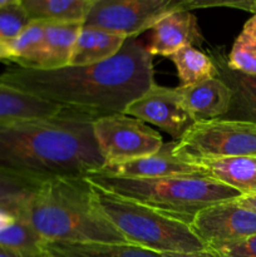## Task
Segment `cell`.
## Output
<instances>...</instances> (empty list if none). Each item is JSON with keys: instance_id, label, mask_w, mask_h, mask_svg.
I'll return each instance as SVG.
<instances>
[{"instance_id": "8fae6325", "label": "cell", "mask_w": 256, "mask_h": 257, "mask_svg": "<svg viewBox=\"0 0 256 257\" xmlns=\"http://www.w3.org/2000/svg\"><path fill=\"white\" fill-rule=\"evenodd\" d=\"M175 141L163 143L160 151L146 157L120 165L104 166L98 173L123 178H163L173 176L202 175L201 168L195 163L186 162L175 156ZM203 176V175H202Z\"/></svg>"}, {"instance_id": "52a82bcc", "label": "cell", "mask_w": 256, "mask_h": 257, "mask_svg": "<svg viewBox=\"0 0 256 257\" xmlns=\"http://www.w3.org/2000/svg\"><path fill=\"white\" fill-rule=\"evenodd\" d=\"M93 133L105 166L120 165L160 151L162 136L145 122L124 113L93 120Z\"/></svg>"}, {"instance_id": "603a6c76", "label": "cell", "mask_w": 256, "mask_h": 257, "mask_svg": "<svg viewBox=\"0 0 256 257\" xmlns=\"http://www.w3.org/2000/svg\"><path fill=\"white\" fill-rule=\"evenodd\" d=\"M43 181L0 170V206L12 210L17 217L20 206L38 190Z\"/></svg>"}, {"instance_id": "836d02e7", "label": "cell", "mask_w": 256, "mask_h": 257, "mask_svg": "<svg viewBox=\"0 0 256 257\" xmlns=\"http://www.w3.org/2000/svg\"><path fill=\"white\" fill-rule=\"evenodd\" d=\"M3 2V0H0V3H2Z\"/></svg>"}, {"instance_id": "5bb4252c", "label": "cell", "mask_w": 256, "mask_h": 257, "mask_svg": "<svg viewBox=\"0 0 256 257\" xmlns=\"http://www.w3.org/2000/svg\"><path fill=\"white\" fill-rule=\"evenodd\" d=\"M181 100L193 122L225 117L231 102V92L220 78L177 87Z\"/></svg>"}, {"instance_id": "5b68a950", "label": "cell", "mask_w": 256, "mask_h": 257, "mask_svg": "<svg viewBox=\"0 0 256 257\" xmlns=\"http://www.w3.org/2000/svg\"><path fill=\"white\" fill-rule=\"evenodd\" d=\"M93 191L100 212L131 245L160 255L207 250L188 223L94 186Z\"/></svg>"}, {"instance_id": "e0dca14e", "label": "cell", "mask_w": 256, "mask_h": 257, "mask_svg": "<svg viewBox=\"0 0 256 257\" xmlns=\"http://www.w3.org/2000/svg\"><path fill=\"white\" fill-rule=\"evenodd\" d=\"M62 113L59 105L0 82V123L52 118Z\"/></svg>"}, {"instance_id": "f1b7e54d", "label": "cell", "mask_w": 256, "mask_h": 257, "mask_svg": "<svg viewBox=\"0 0 256 257\" xmlns=\"http://www.w3.org/2000/svg\"><path fill=\"white\" fill-rule=\"evenodd\" d=\"M236 202H237L240 206H242V207H246L248 208V210L256 212V193L255 195L240 196V197L236 200Z\"/></svg>"}, {"instance_id": "7a4b0ae2", "label": "cell", "mask_w": 256, "mask_h": 257, "mask_svg": "<svg viewBox=\"0 0 256 257\" xmlns=\"http://www.w3.org/2000/svg\"><path fill=\"white\" fill-rule=\"evenodd\" d=\"M93 120L63 110L52 118L0 123V170L43 182L98 172L105 161Z\"/></svg>"}, {"instance_id": "4dcf8cb0", "label": "cell", "mask_w": 256, "mask_h": 257, "mask_svg": "<svg viewBox=\"0 0 256 257\" xmlns=\"http://www.w3.org/2000/svg\"><path fill=\"white\" fill-rule=\"evenodd\" d=\"M13 52L10 49L9 44L0 40V62H10L13 63Z\"/></svg>"}, {"instance_id": "f546056e", "label": "cell", "mask_w": 256, "mask_h": 257, "mask_svg": "<svg viewBox=\"0 0 256 257\" xmlns=\"http://www.w3.org/2000/svg\"><path fill=\"white\" fill-rule=\"evenodd\" d=\"M162 257H217L211 251H201V252H191V253H161Z\"/></svg>"}, {"instance_id": "30bf717a", "label": "cell", "mask_w": 256, "mask_h": 257, "mask_svg": "<svg viewBox=\"0 0 256 257\" xmlns=\"http://www.w3.org/2000/svg\"><path fill=\"white\" fill-rule=\"evenodd\" d=\"M124 114L157 125L175 142L180 141L195 123L183 107L177 88L163 87L157 83L133 100L125 108Z\"/></svg>"}, {"instance_id": "44dd1931", "label": "cell", "mask_w": 256, "mask_h": 257, "mask_svg": "<svg viewBox=\"0 0 256 257\" xmlns=\"http://www.w3.org/2000/svg\"><path fill=\"white\" fill-rule=\"evenodd\" d=\"M177 69L181 85L196 84L198 82L217 78V70L208 54L196 47H185L170 55Z\"/></svg>"}, {"instance_id": "277c9868", "label": "cell", "mask_w": 256, "mask_h": 257, "mask_svg": "<svg viewBox=\"0 0 256 257\" xmlns=\"http://www.w3.org/2000/svg\"><path fill=\"white\" fill-rule=\"evenodd\" d=\"M85 178L94 187L142 203L188 225L203 208L241 196L233 188L202 175L123 178L94 172Z\"/></svg>"}, {"instance_id": "4316f807", "label": "cell", "mask_w": 256, "mask_h": 257, "mask_svg": "<svg viewBox=\"0 0 256 257\" xmlns=\"http://www.w3.org/2000/svg\"><path fill=\"white\" fill-rule=\"evenodd\" d=\"M217 257H256V235L227 245L210 247Z\"/></svg>"}, {"instance_id": "3957f363", "label": "cell", "mask_w": 256, "mask_h": 257, "mask_svg": "<svg viewBox=\"0 0 256 257\" xmlns=\"http://www.w3.org/2000/svg\"><path fill=\"white\" fill-rule=\"evenodd\" d=\"M17 220L48 242H127L100 212L85 177L44 181L20 206Z\"/></svg>"}, {"instance_id": "2e32d148", "label": "cell", "mask_w": 256, "mask_h": 257, "mask_svg": "<svg viewBox=\"0 0 256 257\" xmlns=\"http://www.w3.org/2000/svg\"><path fill=\"white\" fill-rule=\"evenodd\" d=\"M196 165L205 177L233 188L241 196L256 193V157L220 158Z\"/></svg>"}, {"instance_id": "4fadbf2b", "label": "cell", "mask_w": 256, "mask_h": 257, "mask_svg": "<svg viewBox=\"0 0 256 257\" xmlns=\"http://www.w3.org/2000/svg\"><path fill=\"white\" fill-rule=\"evenodd\" d=\"M207 54L215 64L217 78L231 92L230 108L222 118L256 124V75L231 69L227 64V54L222 47L211 48Z\"/></svg>"}, {"instance_id": "ac0fdd59", "label": "cell", "mask_w": 256, "mask_h": 257, "mask_svg": "<svg viewBox=\"0 0 256 257\" xmlns=\"http://www.w3.org/2000/svg\"><path fill=\"white\" fill-rule=\"evenodd\" d=\"M127 37L95 28L83 27L75 40L69 65L82 67L105 62L118 54Z\"/></svg>"}, {"instance_id": "9c48e42d", "label": "cell", "mask_w": 256, "mask_h": 257, "mask_svg": "<svg viewBox=\"0 0 256 257\" xmlns=\"http://www.w3.org/2000/svg\"><path fill=\"white\" fill-rule=\"evenodd\" d=\"M190 226L208 250L255 236L256 212L240 206L236 200L225 201L196 213Z\"/></svg>"}, {"instance_id": "d6986e66", "label": "cell", "mask_w": 256, "mask_h": 257, "mask_svg": "<svg viewBox=\"0 0 256 257\" xmlns=\"http://www.w3.org/2000/svg\"><path fill=\"white\" fill-rule=\"evenodd\" d=\"M45 257H162L160 253L131 243L105 242H48Z\"/></svg>"}, {"instance_id": "1f68e13d", "label": "cell", "mask_w": 256, "mask_h": 257, "mask_svg": "<svg viewBox=\"0 0 256 257\" xmlns=\"http://www.w3.org/2000/svg\"><path fill=\"white\" fill-rule=\"evenodd\" d=\"M242 32H245L246 34H248L250 37H252L253 39H256V14H253L252 17L245 23Z\"/></svg>"}, {"instance_id": "d6a6232c", "label": "cell", "mask_w": 256, "mask_h": 257, "mask_svg": "<svg viewBox=\"0 0 256 257\" xmlns=\"http://www.w3.org/2000/svg\"><path fill=\"white\" fill-rule=\"evenodd\" d=\"M0 257H45V256L44 255H27V253L17 252V251L0 247Z\"/></svg>"}, {"instance_id": "7c38bea8", "label": "cell", "mask_w": 256, "mask_h": 257, "mask_svg": "<svg viewBox=\"0 0 256 257\" xmlns=\"http://www.w3.org/2000/svg\"><path fill=\"white\" fill-rule=\"evenodd\" d=\"M205 42L197 18L187 10H177L166 15L151 29L146 49L151 55L170 57L185 47H200Z\"/></svg>"}, {"instance_id": "9a60e30c", "label": "cell", "mask_w": 256, "mask_h": 257, "mask_svg": "<svg viewBox=\"0 0 256 257\" xmlns=\"http://www.w3.org/2000/svg\"><path fill=\"white\" fill-rule=\"evenodd\" d=\"M83 28V23H48L39 58L29 69L52 70L69 65L75 40Z\"/></svg>"}, {"instance_id": "6da1fadb", "label": "cell", "mask_w": 256, "mask_h": 257, "mask_svg": "<svg viewBox=\"0 0 256 257\" xmlns=\"http://www.w3.org/2000/svg\"><path fill=\"white\" fill-rule=\"evenodd\" d=\"M152 60L138 38L131 37L118 54L105 62L52 70L12 65L0 74V82L63 110L97 119L124 113L133 100L155 84Z\"/></svg>"}, {"instance_id": "ffe728a7", "label": "cell", "mask_w": 256, "mask_h": 257, "mask_svg": "<svg viewBox=\"0 0 256 257\" xmlns=\"http://www.w3.org/2000/svg\"><path fill=\"white\" fill-rule=\"evenodd\" d=\"M94 0H22L30 20L84 23Z\"/></svg>"}, {"instance_id": "8992f818", "label": "cell", "mask_w": 256, "mask_h": 257, "mask_svg": "<svg viewBox=\"0 0 256 257\" xmlns=\"http://www.w3.org/2000/svg\"><path fill=\"white\" fill-rule=\"evenodd\" d=\"M173 153L190 163L230 157H256V124L242 120L216 119L195 122Z\"/></svg>"}, {"instance_id": "484cf974", "label": "cell", "mask_w": 256, "mask_h": 257, "mask_svg": "<svg viewBox=\"0 0 256 257\" xmlns=\"http://www.w3.org/2000/svg\"><path fill=\"white\" fill-rule=\"evenodd\" d=\"M231 69L248 75H256V39L241 32L227 54Z\"/></svg>"}, {"instance_id": "83f0119b", "label": "cell", "mask_w": 256, "mask_h": 257, "mask_svg": "<svg viewBox=\"0 0 256 257\" xmlns=\"http://www.w3.org/2000/svg\"><path fill=\"white\" fill-rule=\"evenodd\" d=\"M15 221H17V217H15L14 213L12 212V210L0 206V231H2L3 228L8 227L9 225H12V223H14Z\"/></svg>"}, {"instance_id": "7402d4cb", "label": "cell", "mask_w": 256, "mask_h": 257, "mask_svg": "<svg viewBox=\"0 0 256 257\" xmlns=\"http://www.w3.org/2000/svg\"><path fill=\"white\" fill-rule=\"evenodd\" d=\"M47 22L32 20L22 34L9 44L13 52V64L22 68H33L39 58Z\"/></svg>"}, {"instance_id": "ba28073f", "label": "cell", "mask_w": 256, "mask_h": 257, "mask_svg": "<svg viewBox=\"0 0 256 257\" xmlns=\"http://www.w3.org/2000/svg\"><path fill=\"white\" fill-rule=\"evenodd\" d=\"M177 10H185L183 0H94L83 27L138 38Z\"/></svg>"}, {"instance_id": "cb8c5ba5", "label": "cell", "mask_w": 256, "mask_h": 257, "mask_svg": "<svg viewBox=\"0 0 256 257\" xmlns=\"http://www.w3.org/2000/svg\"><path fill=\"white\" fill-rule=\"evenodd\" d=\"M43 240L29 225L17 220L0 231V247L27 255H44Z\"/></svg>"}, {"instance_id": "d4e9b609", "label": "cell", "mask_w": 256, "mask_h": 257, "mask_svg": "<svg viewBox=\"0 0 256 257\" xmlns=\"http://www.w3.org/2000/svg\"><path fill=\"white\" fill-rule=\"evenodd\" d=\"M29 19L22 0H3L0 3V40L7 44L14 42L27 25Z\"/></svg>"}]
</instances>
